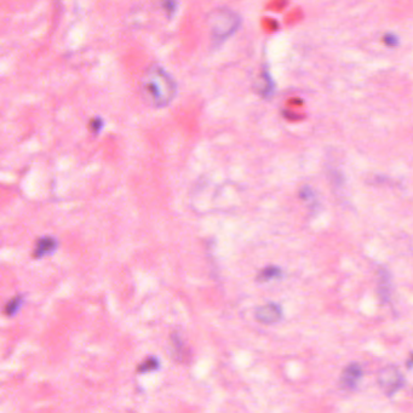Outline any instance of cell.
Returning a JSON list of instances; mask_svg holds the SVG:
<instances>
[{
  "mask_svg": "<svg viewBox=\"0 0 413 413\" xmlns=\"http://www.w3.org/2000/svg\"><path fill=\"white\" fill-rule=\"evenodd\" d=\"M139 86L143 100L153 107L167 106L177 92L175 79L165 68L158 65L147 68Z\"/></svg>",
  "mask_w": 413,
  "mask_h": 413,
  "instance_id": "cell-1",
  "label": "cell"
},
{
  "mask_svg": "<svg viewBox=\"0 0 413 413\" xmlns=\"http://www.w3.org/2000/svg\"><path fill=\"white\" fill-rule=\"evenodd\" d=\"M208 24L212 35L216 39H225L238 29L240 17L232 9L217 7L208 15Z\"/></svg>",
  "mask_w": 413,
  "mask_h": 413,
  "instance_id": "cell-2",
  "label": "cell"
},
{
  "mask_svg": "<svg viewBox=\"0 0 413 413\" xmlns=\"http://www.w3.org/2000/svg\"><path fill=\"white\" fill-rule=\"evenodd\" d=\"M378 384L384 394L392 396L404 387L405 378L396 366L390 365L379 372Z\"/></svg>",
  "mask_w": 413,
  "mask_h": 413,
  "instance_id": "cell-3",
  "label": "cell"
},
{
  "mask_svg": "<svg viewBox=\"0 0 413 413\" xmlns=\"http://www.w3.org/2000/svg\"><path fill=\"white\" fill-rule=\"evenodd\" d=\"M281 318L282 309L276 303H267V304L261 305L256 309V319L262 324H276L277 321L281 320Z\"/></svg>",
  "mask_w": 413,
  "mask_h": 413,
  "instance_id": "cell-4",
  "label": "cell"
},
{
  "mask_svg": "<svg viewBox=\"0 0 413 413\" xmlns=\"http://www.w3.org/2000/svg\"><path fill=\"white\" fill-rule=\"evenodd\" d=\"M362 373L363 371L361 366L356 362H351L343 370L342 376H341V384L344 389L353 390L361 379Z\"/></svg>",
  "mask_w": 413,
  "mask_h": 413,
  "instance_id": "cell-5",
  "label": "cell"
},
{
  "mask_svg": "<svg viewBox=\"0 0 413 413\" xmlns=\"http://www.w3.org/2000/svg\"><path fill=\"white\" fill-rule=\"evenodd\" d=\"M59 242L52 236H43L37 241L33 251V257L34 258H43L45 256L51 255L57 250Z\"/></svg>",
  "mask_w": 413,
  "mask_h": 413,
  "instance_id": "cell-6",
  "label": "cell"
},
{
  "mask_svg": "<svg viewBox=\"0 0 413 413\" xmlns=\"http://www.w3.org/2000/svg\"><path fill=\"white\" fill-rule=\"evenodd\" d=\"M392 275L385 269H382L379 273V282H378V292L381 294L383 301H388L392 293Z\"/></svg>",
  "mask_w": 413,
  "mask_h": 413,
  "instance_id": "cell-7",
  "label": "cell"
},
{
  "mask_svg": "<svg viewBox=\"0 0 413 413\" xmlns=\"http://www.w3.org/2000/svg\"><path fill=\"white\" fill-rule=\"evenodd\" d=\"M23 303H24L23 294H16L15 297H12V298L6 302V304H5V307H4V313L6 314L7 316H15L16 314L20 312Z\"/></svg>",
  "mask_w": 413,
  "mask_h": 413,
  "instance_id": "cell-8",
  "label": "cell"
},
{
  "mask_svg": "<svg viewBox=\"0 0 413 413\" xmlns=\"http://www.w3.org/2000/svg\"><path fill=\"white\" fill-rule=\"evenodd\" d=\"M281 275L282 272L279 267L269 266L267 268H264L263 271H261L260 274L257 275V280L260 282H267L274 279H279V277H281Z\"/></svg>",
  "mask_w": 413,
  "mask_h": 413,
  "instance_id": "cell-9",
  "label": "cell"
},
{
  "mask_svg": "<svg viewBox=\"0 0 413 413\" xmlns=\"http://www.w3.org/2000/svg\"><path fill=\"white\" fill-rule=\"evenodd\" d=\"M160 367V361L156 356H149L142 361L137 367V372L138 373H149L153 372V371L159 370Z\"/></svg>",
  "mask_w": 413,
  "mask_h": 413,
  "instance_id": "cell-10",
  "label": "cell"
},
{
  "mask_svg": "<svg viewBox=\"0 0 413 413\" xmlns=\"http://www.w3.org/2000/svg\"><path fill=\"white\" fill-rule=\"evenodd\" d=\"M383 40H384V43L389 46H394L398 44V37H396L395 34H393V33H388V34H385Z\"/></svg>",
  "mask_w": 413,
  "mask_h": 413,
  "instance_id": "cell-11",
  "label": "cell"
},
{
  "mask_svg": "<svg viewBox=\"0 0 413 413\" xmlns=\"http://www.w3.org/2000/svg\"><path fill=\"white\" fill-rule=\"evenodd\" d=\"M91 128L95 131H98L102 128V120L101 118H96V119L91 120Z\"/></svg>",
  "mask_w": 413,
  "mask_h": 413,
  "instance_id": "cell-12",
  "label": "cell"
},
{
  "mask_svg": "<svg viewBox=\"0 0 413 413\" xmlns=\"http://www.w3.org/2000/svg\"><path fill=\"white\" fill-rule=\"evenodd\" d=\"M164 5H165V7H166V10L169 11V12H170V11L173 12V11L176 10V5H177V4H176V2H173V1H169V2H165Z\"/></svg>",
  "mask_w": 413,
  "mask_h": 413,
  "instance_id": "cell-13",
  "label": "cell"
}]
</instances>
